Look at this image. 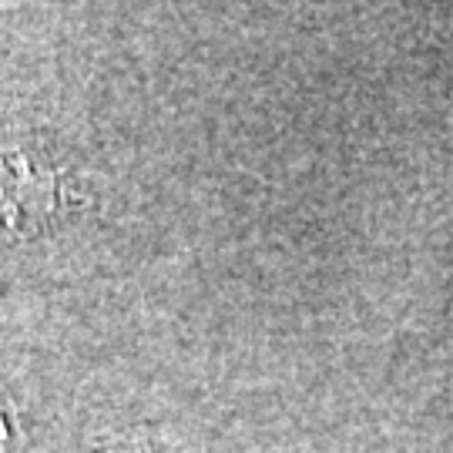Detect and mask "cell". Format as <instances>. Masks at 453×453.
Instances as JSON below:
<instances>
[{
	"instance_id": "cell-1",
	"label": "cell",
	"mask_w": 453,
	"mask_h": 453,
	"mask_svg": "<svg viewBox=\"0 0 453 453\" xmlns=\"http://www.w3.org/2000/svg\"><path fill=\"white\" fill-rule=\"evenodd\" d=\"M74 185L44 151L0 142V239H31L74 205Z\"/></svg>"
}]
</instances>
